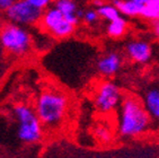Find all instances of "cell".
I'll return each instance as SVG.
<instances>
[{
  "label": "cell",
  "mask_w": 159,
  "mask_h": 158,
  "mask_svg": "<svg viewBox=\"0 0 159 158\" xmlns=\"http://www.w3.org/2000/svg\"><path fill=\"white\" fill-rule=\"evenodd\" d=\"M34 109L43 128L53 130L59 128L67 116L69 98L60 89L46 88L37 96Z\"/></svg>",
  "instance_id": "6da1fadb"
},
{
  "label": "cell",
  "mask_w": 159,
  "mask_h": 158,
  "mask_svg": "<svg viewBox=\"0 0 159 158\" xmlns=\"http://www.w3.org/2000/svg\"><path fill=\"white\" fill-rule=\"evenodd\" d=\"M151 116L143 103L134 96H125L119 111L117 130L121 137L131 138L140 136L149 129Z\"/></svg>",
  "instance_id": "7a4b0ae2"
},
{
  "label": "cell",
  "mask_w": 159,
  "mask_h": 158,
  "mask_svg": "<svg viewBox=\"0 0 159 158\" xmlns=\"http://www.w3.org/2000/svg\"><path fill=\"white\" fill-rule=\"evenodd\" d=\"M12 115L17 121V137L25 143H36L43 138V125L35 109L18 103L12 107Z\"/></svg>",
  "instance_id": "3957f363"
},
{
  "label": "cell",
  "mask_w": 159,
  "mask_h": 158,
  "mask_svg": "<svg viewBox=\"0 0 159 158\" xmlns=\"http://www.w3.org/2000/svg\"><path fill=\"white\" fill-rule=\"evenodd\" d=\"M0 43L8 53L25 57L32 49V36L24 26L7 21L0 28Z\"/></svg>",
  "instance_id": "277c9868"
},
{
  "label": "cell",
  "mask_w": 159,
  "mask_h": 158,
  "mask_svg": "<svg viewBox=\"0 0 159 158\" xmlns=\"http://www.w3.org/2000/svg\"><path fill=\"white\" fill-rule=\"evenodd\" d=\"M44 32L49 33L54 39H67L75 32L76 25L71 24L64 18L63 14L57 7H48L43 10L40 24Z\"/></svg>",
  "instance_id": "5b68a950"
},
{
  "label": "cell",
  "mask_w": 159,
  "mask_h": 158,
  "mask_svg": "<svg viewBox=\"0 0 159 158\" xmlns=\"http://www.w3.org/2000/svg\"><path fill=\"white\" fill-rule=\"evenodd\" d=\"M43 9L37 8L27 0H16L5 12L8 21L20 26H35L40 24Z\"/></svg>",
  "instance_id": "8992f818"
},
{
  "label": "cell",
  "mask_w": 159,
  "mask_h": 158,
  "mask_svg": "<svg viewBox=\"0 0 159 158\" xmlns=\"http://www.w3.org/2000/svg\"><path fill=\"white\" fill-rule=\"evenodd\" d=\"M122 102V94L114 81L105 80L98 84L94 94V105L101 113H111Z\"/></svg>",
  "instance_id": "52a82bcc"
},
{
  "label": "cell",
  "mask_w": 159,
  "mask_h": 158,
  "mask_svg": "<svg viewBox=\"0 0 159 158\" xmlns=\"http://www.w3.org/2000/svg\"><path fill=\"white\" fill-rule=\"evenodd\" d=\"M125 52L132 61L141 64L147 63L151 59V53H152L149 43L141 40L129 42L125 46Z\"/></svg>",
  "instance_id": "ba28073f"
},
{
  "label": "cell",
  "mask_w": 159,
  "mask_h": 158,
  "mask_svg": "<svg viewBox=\"0 0 159 158\" xmlns=\"http://www.w3.org/2000/svg\"><path fill=\"white\" fill-rule=\"evenodd\" d=\"M122 64V58L116 52H108L98 59L96 68L103 77H112L117 72Z\"/></svg>",
  "instance_id": "9c48e42d"
},
{
  "label": "cell",
  "mask_w": 159,
  "mask_h": 158,
  "mask_svg": "<svg viewBox=\"0 0 159 158\" xmlns=\"http://www.w3.org/2000/svg\"><path fill=\"white\" fill-rule=\"evenodd\" d=\"M143 105L151 118L159 122V87L147 89L143 96Z\"/></svg>",
  "instance_id": "30bf717a"
},
{
  "label": "cell",
  "mask_w": 159,
  "mask_h": 158,
  "mask_svg": "<svg viewBox=\"0 0 159 158\" xmlns=\"http://www.w3.org/2000/svg\"><path fill=\"white\" fill-rule=\"evenodd\" d=\"M54 5L60 12L63 14L64 18L67 19L69 23L74 25H77L79 23V17L77 16V3L75 0H54Z\"/></svg>",
  "instance_id": "8fae6325"
},
{
  "label": "cell",
  "mask_w": 159,
  "mask_h": 158,
  "mask_svg": "<svg viewBox=\"0 0 159 158\" xmlns=\"http://www.w3.org/2000/svg\"><path fill=\"white\" fill-rule=\"evenodd\" d=\"M112 3L119 8L122 15L129 16V17L141 15L142 9H143V5L131 1V0H112Z\"/></svg>",
  "instance_id": "7c38bea8"
},
{
  "label": "cell",
  "mask_w": 159,
  "mask_h": 158,
  "mask_svg": "<svg viewBox=\"0 0 159 158\" xmlns=\"http://www.w3.org/2000/svg\"><path fill=\"white\" fill-rule=\"evenodd\" d=\"M126 27H128L126 21L120 16L119 18L108 23L106 32L108 34V36L113 37V39H117V37H121L124 35V33L126 32Z\"/></svg>",
  "instance_id": "4fadbf2b"
},
{
  "label": "cell",
  "mask_w": 159,
  "mask_h": 158,
  "mask_svg": "<svg viewBox=\"0 0 159 158\" xmlns=\"http://www.w3.org/2000/svg\"><path fill=\"white\" fill-rule=\"evenodd\" d=\"M97 12L99 17L106 19L108 21H112L114 19H116L120 17V10L116 6H114L113 3L112 5H107V3H103L102 6L97 7Z\"/></svg>",
  "instance_id": "5bb4252c"
},
{
  "label": "cell",
  "mask_w": 159,
  "mask_h": 158,
  "mask_svg": "<svg viewBox=\"0 0 159 158\" xmlns=\"http://www.w3.org/2000/svg\"><path fill=\"white\" fill-rule=\"evenodd\" d=\"M141 16L150 21L159 19V0H148L143 5Z\"/></svg>",
  "instance_id": "9a60e30c"
},
{
  "label": "cell",
  "mask_w": 159,
  "mask_h": 158,
  "mask_svg": "<svg viewBox=\"0 0 159 158\" xmlns=\"http://www.w3.org/2000/svg\"><path fill=\"white\" fill-rule=\"evenodd\" d=\"M95 136L102 142H108L112 139V132L110 131V129L104 125H98L95 129Z\"/></svg>",
  "instance_id": "2e32d148"
},
{
  "label": "cell",
  "mask_w": 159,
  "mask_h": 158,
  "mask_svg": "<svg viewBox=\"0 0 159 158\" xmlns=\"http://www.w3.org/2000/svg\"><path fill=\"white\" fill-rule=\"evenodd\" d=\"M98 18H99V15H98L97 10L88 9V10H86V12H84L83 21H85L86 24H88V25L95 24L96 21H98Z\"/></svg>",
  "instance_id": "e0dca14e"
},
{
  "label": "cell",
  "mask_w": 159,
  "mask_h": 158,
  "mask_svg": "<svg viewBox=\"0 0 159 158\" xmlns=\"http://www.w3.org/2000/svg\"><path fill=\"white\" fill-rule=\"evenodd\" d=\"M32 5L36 6L37 8H41V9H46L48 7L50 6V3L52 2V0H27Z\"/></svg>",
  "instance_id": "ac0fdd59"
},
{
  "label": "cell",
  "mask_w": 159,
  "mask_h": 158,
  "mask_svg": "<svg viewBox=\"0 0 159 158\" xmlns=\"http://www.w3.org/2000/svg\"><path fill=\"white\" fill-rule=\"evenodd\" d=\"M16 0H0V12H5Z\"/></svg>",
  "instance_id": "d6986e66"
},
{
  "label": "cell",
  "mask_w": 159,
  "mask_h": 158,
  "mask_svg": "<svg viewBox=\"0 0 159 158\" xmlns=\"http://www.w3.org/2000/svg\"><path fill=\"white\" fill-rule=\"evenodd\" d=\"M151 27H152L153 35H155L157 39H159V19L151 21Z\"/></svg>",
  "instance_id": "ffe728a7"
},
{
  "label": "cell",
  "mask_w": 159,
  "mask_h": 158,
  "mask_svg": "<svg viewBox=\"0 0 159 158\" xmlns=\"http://www.w3.org/2000/svg\"><path fill=\"white\" fill-rule=\"evenodd\" d=\"M93 3H94L96 7H99L104 3V1H103V0H93Z\"/></svg>",
  "instance_id": "44dd1931"
},
{
  "label": "cell",
  "mask_w": 159,
  "mask_h": 158,
  "mask_svg": "<svg viewBox=\"0 0 159 158\" xmlns=\"http://www.w3.org/2000/svg\"><path fill=\"white\" fill-rule=\"evenodd\" d=\"M131 1H134V2H138V3H141V5H144V3L147 2L148 0H131Z\"/></svg>",
  "instance_id": "7402d4cb"
},
{
  "label": "cell",
  "mask_w": 159,
  "mask_h": 158,
  "mask_svg": "<svg viewBox=\"0 0 159 158\" xmlns=\"http://www.w3.org/2000/svg\"><path fill=\"white\" fill-rule=\"evenodd\" d=\"M0 28H1V25H0Z\"/></svg>",
  "instance_id": "603a6c76"
}]
</instances>
